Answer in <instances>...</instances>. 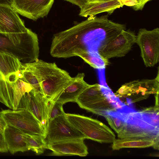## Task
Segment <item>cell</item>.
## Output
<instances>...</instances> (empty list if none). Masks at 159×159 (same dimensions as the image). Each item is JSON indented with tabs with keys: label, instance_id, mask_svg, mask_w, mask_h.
Here are the masks:
<instances>
[{
	"label": "cell",
	"instance_id": "obj_14",
	"mask_svg": "<svg viewBox=\"0 0 159 159\" xmlns=\"http://www.w3.org/2000/svg\"><path fill=\"white\" fill-rule=\"evenodd\" d=\"M83 139H73L47 144L46 148L52 150L51 155H77L84 157L88 154Z\"/></svg>",
	"mask_w": 159,
	"mask_h": 159
},
{
	"label": "cell",
	"instance_id": "obj_2",
	"mask_svg": "<svg viewBox=\"0 0 159 159\" xmlns=\"http://www.w3.org/2000/svg\"><path fill=\"white\" fill-rule=\"evenodd\" d=\"M0 52L9 54L23 63L34 62L39 53L37 35L28 28L21 33L0 32Z\"/></svg>",
	"mask_w": 159,
	"mask_h": 159
},
{
	"label": "cell",
	"instance_id": "obj_19",
	"mask_svg": "<svg viewBox=\"0 0 159 159\" xmlns=\"http://www.w3.org/2000/svg\"><path fill=\"white\" fill-rule=\"evenodd\" d=\"M101 86L104 94L116 111L121 112L128 113L135 110L122 102L107 86L104 85H101Z\"/></svg>",
	"mask_w": 159,
	"mask_h": 159
},
{
	"label": "cell",
	"instance_id": "obj_13",
	"mask_svg": "<svg viewBox=\"0 0 159 159\" xmlns=\"http://www.w3.org/2000/svg\"><path fill=\"white\" fill-rule=\"evenodd\" d=\"M27 29L24 21L13 7L0 5V32L21 33L25 31Z\"/></svg>",
	"mask_w": 159,
	"mask_h": 159
},
{
	"label": "cell",
	"instance_id": "obj_36",
	"mask_svg": "<svg viewBox=\"0 0 159 159\" xmlns=\"http://www.w3.org/2000/svg\"><path fill=\"white\" fill-rule=\"evenodd\" d=\"M105 0H101V1H105Z\"/></svg>",
	"mask_w": 159,
	"mask_h": 159
},
{
	"label": "cell",
	"instance_id": "obj_10",
	"mask_svg": "<svg viewBox=\"0 0 159 159\" xmlns=\"http://www.w3.org/2000/svg\"><path fill=\"white\" fill-rule=\"evenodd\" d=\"M84 135L72 126L65 115L49 120L45 140L47 144L73 139H85Z\"/></svg>",
	"mask_w": 159,
	"mask_h": 159
},
{
	"label": "cell",
	"instance_id": "obj_35",
	"mask_svg": "<svg viewBox=\"0 0 159 159\" xmlns=\"http://www.w3.org/2000/svg\"><path fill=\"white\" fill-rule=\"evenodd\" d=\"M101 0H88V2H95L101 1Z\"/></svg>",
	"mask_w": 159,
	"mask_h": 159
},
{
	"label": "cell",
	"instance_id": "obj_21",
	"mask_svg": "<svg viewBox=\"0 0 159 159\" xmlns=\"http://www.w3.org/2000/svg\"><path fill=\"white\" fill-rule=\"evenodd\" d=\"M25 136L29 150H31L38 155L43 153L47 145L43 136L37 134H26Z\"/></svg>",
	"mask_w": 159,
	"mask_h": 159
},
{
	"label": "cell",
	"instance_id": "obj_31",
	"mask_svg": "<svg viewBox=\"0 0 159 159\" xmlns=\"http://www.w3.org/2000/svg\"><path fill=\"white\" fill-rule=\"evenodd\" d=\"M7 125L1 116H0V132L3 135L5 128Z\"/></svg>",
	"mask_w": 159,
	"mask_h": 159
},
{
	"label": "cell",
	"instance_id": "obj_8",
	"mask_svg": "<svg viewBox=\"0 0 159 159\" xmlns=\"http://www.w3.org/2000/svg\"><path fill=\"white\" fill-rule=\"evenodd\" d=\"M76 102L80 107L104 116L109 111H116L102 91L101 84L90 85L78 97Z\"/></svg>",
	"mask_w": 159,
	"mask_h": 159
},
{
	"label": "cell",
	"instance_id": "obj_1",
	"mask_svg": "<svg viewBox=\"0 0 159 159\" xmlns=\"http://www.w3.org/2000/svg\"><path fill=\"white\" fill-rule=\"evenodd\" d=\"M24 65L36 76L43 94L50 101H55L74 80V77H72L66 71L59 68L55 63L38 59Z\"/></svg>",
	"mask_w": 159,
	"mask_h": 159
},
{
	"label": "cell",
	"instance_id": "obj_4",
	"mask_svg": "<svg viewBox=\"0 0 159 159\" xmlns=\"http://www.w3.org/2000/svg\"><path fill=\"white\" fill-rule=\"evenodd\" d=\"M69 122L81 132L85 139L102 143H112L115 135L102 122L92 118L74 114L66 113Z\"/></svg>",
	"mask_w": 159,
	"mask_h": 159
},
{
	"label": "cell",
	"instance_id": "obj_29",
	"mask_svg": "<svg viewBox=\"0 0 159 159\" xmlns=\"http://www.w3.org/2000/svg\"><path fill=\"white\" fill-rule=\"evenodd\" d=\"M123 6L125 5L132 7L137 4V0H118Z\"/></svg>",
	"mask_w": 159,
	"mask_h": 159
},
{
	"label": "cell",
	"instance_id": "obj_5",
	"mask_svg": "<svg viewBox=\"0 0 159 159\" xmlns=\"http://www.w3.org/2000/svg\"><path fill=\"white\" fill-rule=\"evenodd\" d=\"M159 70L153 79H143L130 82L123 85L115 93L117 97H127L129 105L134 102L146 99L151 94L159 93Z\"/></svg>",
	"mask_w": 159,
	"mask_h": 159
},
{
	"label": "cell",
	"instance_id": "obj_33",
	"mask_svg": "<svg viewBox=\"0 0 159 159\" xmlns=\"http://www.w3.org/2000/svg\"><path fill=\"white\" fill-rule=\"evenodd\" d=\"M152 147L155 149L159 150V137L155 140L154 143Z\"/></svg>",
	"mask_w": 159,
	"mask_h": 159
},
{
	"label": "cell",
	"instance_id": "obj_34",
	"mask_svg": "<svg viewBox=\"0 0 159 159\" xmlns=\"http://www.w3.org/2000/svg\"><path fill=\"white\" fill-rule=\"evenodd\" d=\"M0 102L3 104H5L4 102V101L2 99V98L0 96Z\"/></svg>",
	"mask_w": 159,
	"mask_h": 159
},
{
	"label": "cell",
	"instance_id": "obj_25",
	"mask_svg": "<svg viewBox=\"0 0 159 159\" xmlns=\"http://www.w3.org/2000/svg\"><path fill=\"white\" fill-rule=\"evenodd\" d=\"M143 116L147 121L152 125L159 128V107L146 108L141 111Z\"/></svg>",
	"mask_w": 159,
	"mask_h": 159
},
{
	"label": "cell",
	"instance_id": "obj_16",
	"mask_svg": "<svg viewBox=\"0 0 159 159\" xmlns=\"http://www.w3.org/2000/svg\"><path fill=\"white\" fill-rule=\"evenodd\" d=\"M123 6L118 0L88 2L80 8L79 15L84 17L94 16L105 12L111 14L115 9Z\"/></svg>",
	"mask_w": 159,
	"mask_h": 159
},
{
	"label": "cell",
	"instance_id": "obj_12",
	"mask_svg": "<svg viewBox=\"0 0 159 159\" xmlns=\"http://www.w3.org/2000/svg\"><path fill=\"white\" fill-rule=\"evenodd\" d=\"M54 0H13L12 7L21 15L36 20L46 16Z\"/></svg>",
	"mask_w": 159,
	"mask_h": 159
},
{
	"label": "cell",
	"instance_id": "obj_28",
	"mask_svg": "<svg viewBox=\"0 0 159 159\" xmlns=\"http://www.w3.org/2000/svg\"><path fill=\"white\" fill-rule=\"evenodd\" d=\"M151 0H137V4L132 8L135 11L142 10L146 3Z\"/></svg>",
	"mask_w": 159,
	"mask_h": 159
},
{
	"label": "cell",
	"instance_id": "obj_22",
	"mask_svg": "<svg viewBox=\"0 0 159 159\" xmlns=\"http://www.w3.org/2000/svg\"><path fill=\"white\" fill-rule=\"evenodd\" d=\"M80 57L90 66L98 70L104 69L109 63L108 60L99 53H88Z\"/></svg>",
	"mask_w": 159,
	"mask_h": 159
},
{
	"label": "cell",
	"instance_id": "obj_26",
	"mask_svg": "<svg viewBox=\"0 0 159 159\" xmlns=\"http://www.w3.org/2000/svg\"><path fill=\"white\" fill-rule=\"evenodd\" d=\"M63 105L61 103L57 101L53 102L48 115V121L53 120L59 116L65 115Z\"/></svg>",
	"mask_w": 159,
	"mask_h": 159
},
{
	"label": "cell",
	"instance_id": "obj_9",
	"mask_svg": "<svg viewBox=\"0 0 159 159\" xmlns=\"http://www.w3.org/2000/svg\"><path fill=\"white\" fill-rule=\"evenodd\" d=\"M136 36V43L140 48L145 66H154L159 61V29H140Z\"/></svg>",
	"mask_w": 159,
	"mask_h": 159
},
{
	"label": "cell",
	"instance_id": "obj_15",
	"mask_svg": "<svg viewBox=\"0 0 159 159\" xmlns=\"http://www.w3.org/2000/svg\"><path fill=\"white\" fill-rule=\"evenodd\" d=\"M3 136L8 151L12 154L18 152L29 150L25 134L19 129L7 125L4 131Z\"/></svg>",
	"mask_w": 159,
	"mask_h": 159
},
{
	"label": "cell",
	"instance_id": "obj_30",
	"mask_svg": "<svg viewBox=\"0 0 159 159\" xmlns=\"http://www.w3.org/2000/svg\"><path fill=\"white\" fill-rule=\"evenodd\" d=\"M69 2L73 4L78 6L81 8L86 3H87L88 0H64Z\"/></svg>",
	"mask_w": 159,
	"mask_h": 159
},
{
	"label": "cell",
	"instance_id": "obj_11",
	"mask_svg": "<svg viewBox=\"0 0 159 159\" xmlns=\"http://www.w3.org/2000/svg\"><path fill=\"white\" fill-rule=\"evenodd\" d=\"M137 36L130 30H123L98 52L107 59L125 56L136 43Z\"/></svg>",
	"mask_w": 159,
	"mask_h": 159
},
{
	"label": "cell",
	"instance_id": "obj_23",
	"mask_svg": "<svg viewBox=\"0 0 159 159\" xmlns=\"http://www.w3.org/2000/svg\"><path fill=\"white\" fill-rule=\"evenodd\" d=\"M110 126L118 134L123 129L125 122L119 112L116 111H107L104 115Z\"/></svg>",
	"mask_w": 159,
	"mask_h": 159
},
{
	"label": "cell",
	"instance_id": "obj_6",
	"mask_svg": "<svg viewBox=\"0 0 159 159\" xmlns=\"http://www.w3.org/2000/svg\"><path fill=\"white\" fill-rule=\"evenodd\" d=\"M0 116L7 125L25 134L40 135L45 138V130L33 115L26 110H2L0 111Z\"/></svg>",
	"mask_w": 159,
	"mask_h": 159
},
{
	"label": "cell",
	"instance_id": "obj_24",
	"mask_svg": "<svg viewBox=\"0 0 159 159\" xmlns=\"http://www.w3.org/2000/svg\"><path fill=\"white\" fill-rule=\"evenodd\" d=\"M23 77L20 79L29 84L34 92L43 94L39 80L33 72L27 68L23 63V68L21 70Z\"/></svg>",
	"mask_w": 159,
	"mask_h": 159
},
{
	"label": "cell",
	"instance_id": "obj_20",
	"mask_svg": "<svg viewBox=\"0 0 159 159\" xmlns=\"http://www.w3.org/2000/svg\"><path fill=\"white\" fill-rule=\"evenodd\" d=\"M33 89L31 85L28 83L19 79L13 85V97L12 110H17L19 102L26 93L30 92Z\"/></svg>",
	"mask_w": 159,
	"mask_h": 159
},
{
	"label": "cell",
	"instance_id": "obj_17",
	"mask_svg": "<svg viewBox=\"0 0 159 159\" xmlns=\"http://www.w3.org/2000/svg\"><path fill=\"white\" fill-rule=\"evenodd\" d=\"M84 76L83 73H78L74 77L73 81L62 91L56 101L63 104L68 102H76L79 95L90 85L84 80Z\"/></svg>",
	"mask_w": 159,
	"mask_h": 159
},
{
	"label": "cell",
	"instance_id": "obj_27",
	"mask_svg": "<svg viewBox=\"0 0 159 159\" xmlns=\"http://www.w3.org/2000/svg\"><path fill=\"white\" fill-rule=\"evenodd\" d=\"M8 151L3 135L0 132V152H7Z\"/></svg>",
	"mask_w": 159,
	"mask_h": 159
},
{
	"label": "cell",
	"instance_id": "obj_3",
	"mask_svg": "<svg viewBox=\"0 0 159 159\" xmlns=\"http://www.w3.org/2000/svg\"><path fill=\"white\" fill-rule=\"evenodd\" d=\"M22 63L9 54L0 52V96L4 105L12 109L13 85L23 77L21 70Z\"/></svg>",
	"mask_w": 159,
	"mask_h": 159
},
{
	"label": "cell",
	"instance_id": "obj_18",
	"mask_svg": "<svg viewBox=\"0 0 159 159\" xmlns=\"http://www.w3.org/2000/svg\"><path fill=\"white\" fill-rule=\"evenodd\" d=\"M154 139L149 138L131 137L115 139L112 142L113 150L124 148H145L152 146Z\"/></svg>",
	"mask_w": 159,
	"mask_h": 159
},
{
	"label": "cell",
	"instance_id": "obj_32",
	"mask_svg": "<svg viewBox=\"0 0 159 159\" xmlns=\"http://www.w3.org/2000/svg\"><path fill=\"white\" fill-rule=\"evenodd\" d=\"M13 2V0H0V5L9 6L12 7Z\"/></svg>",
	"mask_w": 159,
	"mask_h": 159
},
{
	"label": "cell",
	"instance_id": "obj_7",
	"mask_svg": "<svg viewBox=\"0 0 159 159\" xmlns=\"http://www.w3.org/2000/svg\"><path fill=\"white\" fill-rule=\"evenodd\" d=\"M54 102L48 99L43 94L35 92L32 89L23 96L17 110H25L29 111L46 132L48 115Z\"/></svg>",
	"mask_w": 159,
	"mask_h": 159
}]
</instances>
